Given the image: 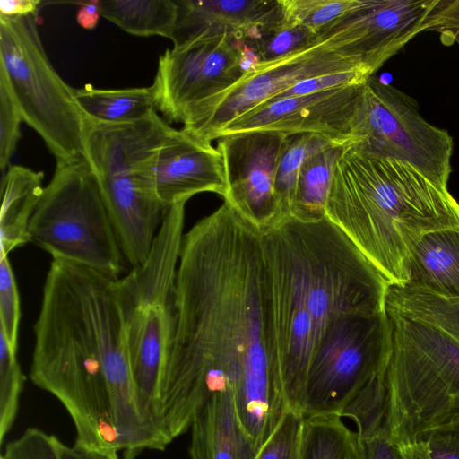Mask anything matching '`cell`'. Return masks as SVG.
Segmentation results:
<instances>
[{
  "label": "cell",
  "mask_w": 459,
  "mask_h": 459,
  "mask_svg": "<svg viewBox=\"0 0 459 459\" xmlns=\"http://www.w3.org/2000/svg\"><path fill=\"white\" fill-rule=\"evenodd\" d=\"M351 144L373 155L401 160L448 188L452 136L428 122L413 98L375 74L363 84Z\"/></svg>",
  "instance_id": "obj_10"
},
{
  "label": "cell",
  "mask_w": 459,
  "mask_h": 459,
  "mask_svg": "<svg viewBox=\"0 0 459 459\" xmlns=\"http://www.w3.org/2000/svg\"><path fill=\"white\" fill-rule=\"evenodd\" d=\"M304 415L289 409L255 459H298Z\"/></svg>",
  "instance_id": "obj_31"
},
{
  "label": "cell",
  "mask_w": 459,
  "mask_h": 459,
  "mask_svg": "<svg viewBox=\"0 0 459 459\" xmlns=\"http://www.w3.org/2000/svg\"><path fill=\"white\" fill-rule=\"evenodd\" d=\"M319 42L317 34L286 22L282 16L261 28L244 44L253 52L257 63H270L307 49Z\"/></svg>",
  "instance_id": "obj_27"
},
{
  "label": "cell",
  "mask_w": 459,
  "mask_h": 459,
  "mask_svg": "<svg viewBox=\"0 0 459 459\" xmlns=\"http://www.w3.org/2000/svg\"><path fill=\"white\" fill-rule=\"evenodd\" d=\"M359 0H280L283 19L318 34L352 11Z\"/></svg>",
  "instance_id": "obj_28"
},
{
  "label": "cell",
  "mask_w": 459,
  "mask_h": 459,
  "mask_svg": "<svg viewBox=\"0 0 459 459\" xmlns=\"http://www.w3.org/2000/svg\"><path fill=\"white\" fill-rule=\"evenodd\" d=\"M76 19L84 29L92 30L96 27L101 16V5L99 0L81 1Z\"/></svg>",
  "instance_id": "obj_39"
},
{
  "label": "cell",
  "mask_w": 459,
  "mask_h": 459,
  "mask_svg": "<svg viewBox=\"0 0 459 459\" xmlns=\"http://www.w3.org/2000/svg\"><path fill=\"white\" fill-rule=\"evenodd\" d=\"M422 440L430 459H459V422L435 429Z\"/></svg>",
  "instance_id": "obj_36"
},
{
  "label": "cell",
  "mask_w": 459,
  "mask_h": 459,
  "mask_svg": "<svg viewBox=\"0 0 459 459\" xmlns=\"http://www.w3.org/2000/svg\"><path fill=\"white\" fill-rule=\"evenodd\" d=\"M358 69L366 71L321 42L274 62L256 63L236 84L208 102L194 121L182 129L211 143L216 134L230 121L297 82L320 74Z\"/></svg>",
  "instance_id": "obj_13"
},
{
  "label": "cell",
  "mask_w": 459,
  "mask_h": 459,
  "mask_svg": "<svg viewBox=\"0 0 459 459\" xmlns=\"http://www.w3.org/2000/svg\"><path fill=\"white\" fill-rule=\"evenodd\" d=\"M364 82L263 103L230 121L214 140L244 132L273 131L315 134L349 145Z\"/></svg>",
  "instance_id": "obj_16"
},
{
  "label": "cell",
  "mask_w": 459,
  "mask_h": 459,
  "mask_svg": "<svg viewBox=\"0 0 459 459\" xmlns=\"http://www.w3.org/2000/svg\"><path fill=\"white\" fill-rule=\"evenodd\" d=\"M444 44L456 42L459 44V28L446 30L439 32Z\"/></svg>",
  "instance_id": "obj_42"
},
{
  "label": "cell",
  "mask_w": 459,
  "mask_h": 459,
  "mask_svg": "<svg viewBox=\"0 0 459 459\" xmlns=\"http://www.w3.org/2000/svg\"><path fill=\"white\" fill-rule=\"evenodd\" d=\"M74 97L87 118L96 123L130 124L156 111L149 87L104 90L86 84L74 89Z\"/></svg>",
  "instance_id": "obj_23"
},
{
  "label": "cell",
  "mask_w": 459,
  "mask_h": 459,
  "mask_svg": "<svg viewBox=\"0 0 459 459\" xmlns=\"http://www.w3.org/2000/svg\"><path fill=\"white\" fill-rule=\"evenodd\" d=\"M298 459H359L356 432L339 415L304 416Z\"/></svg>",
  "instance_id": "obj_25"
},
{
  "label": "cell",
  "mask_w": 459,
  "mask_h": 459,
  "mask_svg": "<svg viewBox=\"0 0 459 459\" xmlns=\"http://www.w3.org/2000/svg\"><path fill=\"white\" fill-rule=\"evenodd\" d=\"M20 319V296L13 271L8 256H0V332L16 351Z\"/></svg>",
  "instance_id": "obj_30"
},
{
  "label": "cell",
  "mask_w": 459,
  "mask_h": 459,
  "mask_svg": "<svg viewBox=\"0 0 459 459\" xmlns=\"http://www.w3.org/2000/svg\"><path fill=\"white\" fill-rule=\"evenodd\" d=\"M390 332L386 312L340 322L318 348L307 375L301 413L339 415L387 364Z\"/></svg>",
  "instance_id": "obj_11"
},
{
  "label": "cell",
  "mask_w": 459,
  "mask_h": 459,
  "mask_svg": "<svg viewBox=\"0 0 459 459\" xmlns=\"http://www.w3.org/2000/svg\"><path fill=\"white\" fill-rule=\"evenodd\" d=\"M43 173L11 165L2 175L0 256L30 242L29 226L41 198Z\"/></svg>",
  "instance_id": "obj_21"
},
{
  "label": "cell",
  "mask_w": 459,
  "mask_h": 459,
  "mask_svg": "<svg viewBox=\"0 0 459 459\" xmlns=\"http://www.w3.org/2000/svg\"><path fill=\"white\" fill-rule=\"evenodd\" d=\"M408 282L459 300V227L425 235L408 260Z\"/></svg>",
  "instance_id": "obj_20"
},
{
  "label": "cell",
  "mask_w": 459,
  "mask_h": 459,
  "mask_svg": "<svg viewBox=\"0 0 459 459\" xmlns=\"http://www.w3.org/2000/svg\"><path fill=\"white\" fill-rule=\"evenodd\" d=\"M385 425L398 446L459 422V300L406 283L385 299Z\"/></svg>",
  "instance_id": "obj_5"
},
{
  "label": "cell",
  "mask_w": 459,
  "mask_h": 459,
  "mask_svg": "<svg viewBox=\"0 0 459 459\" xmlns=\"http://www.w3.org/2000/svg\"><path fill=\"white\" fill-rule=\"evenodd\" d=\"M101 16L136 36L171 39L178 18L175 0H100Z\"/></svg>",
  "instance_id": "obj_24"
},
{
  "label": "cell",
  "mask_w": 459,
  "mask_h": 459,
  "mask_svg": "<svg viewBox=\"0 0 459 459\" xmlns=\"http://www.w3.org/2000/svg\"><path fill=\"white\" fill-rule=\"evenodd\" d=\"M22 117L5 84L0 82V168L2 175L10 166L17 143L21 138Z\"/></svg>",
  "instance_id": "obj_33"
},
{
  "label": "cell",
  "mask_w": 459,
  "mask_h": 459,
  "mask_svg": "<svg viewBox=\"0 0 459 459\" xmlns=\"http://www.w3.org/2000/svg\"><path fill=\"white\" fill-rule=\"evenodd\" d=\"M459 28V0H437L424 20L422 31H443Z\"/></svg>",
  "instance_id": "obj_37"
},
{
  "label": "cell",
  "mask_w": 459,
  "mask_h": 459,
  "mask_svg": "<svg viewBox=\"0 0 459 459\" xmlns=\"http://www.w3.org/2000/svg\"><path fill=\"white\" fill-rule=\"evenodd\" d=\"M59 454L61 459H119L118 454L106 455L81 449L75 446H69L60 441Z\"/></svg>",
  "instance_id": "obj_40"
},
{
  "label": "cell",
  "mask_w": 459,
  "mask_h": 459,
  "mask_svg": "<svg viewBox=\"0 0 459 459\" xmlns=\"http://www.w3.org/2000/svg\"><path fill=\"white\" fill-rule=\"evenodd\" d=\"M289 134L251 131L218 138L224 202L261 231L284 219L275 195L278 163Z\"/></svg>",
  "instance_id": "obj_15"
},
{
  "label": "cell",
  "mask_w": 459,
  "mask_h": 459,
  "mask_svg": "<svg viewBox=\"0 0 459 459\" xmlns=\"http://www.w3.org/2000/svg\"><path fill=\"white\" fill-rule=\"evenodd\" d=\"M186 204L167 208L146 259L114 281L138 403L162 438L160 385L172 335Z\"/></svg>",
  "instance_id": "obj_7"
},
{
  "label": "cell",
  "mask_w": 459,
  "mask_h": 459,
  "mask_svg": "<svg viewBox=\"0 0 459 459\" xmlns=\"http://www.w3.org/2000/svg\"><path fill=\"white\" fill-rule=\"evenodd\" d=\"M59 444L56 436L38 428H28L5 446L1 459H61Z\"/></svg>",
  "instance_id": "obj_32"
},
{
  "label": "cell",
  "mask_w": 459,
  "mask_h": 459,
  "mask_svg": "<svg viewBox=\"0 0 459 459\" xmlns=\"http://www.w3.org/2000/svg\"><path fill=\"white\" fill-rule=\"evenodd\" d=\"M402 459H430L424 440L399 446Z\"/></svg>",
  "instance_id": "obj_41"
},
{
  "label": "cell",
  "mask_w": 459,
  "mask_h": 459,
  "mask_svg": "<svg viewBox=\"0 0 459 459\" xmlns=\"http://www.w3.org/2000/svg\"><path fill=\"white\" fill-rule=\"evenodd\" d=\"M242 41L228 35L167 49L149 86L154 107L169 123L189 126L204 106L236 84L255 64Z\"/></svg>",
  "instance_id": "obj_12"
},
{
  "label": "cell",
  "mask_w": 459,
  "mask_h": 459,
  "mask_svg": "<svg viewBox=\"0 0 459 459\" xmlns=\"http://www.w3.org/2000/svg\"><path fill=\"white\" fill-rule=\"evenodd\" d=\"M16 351L0 332V442L11 430L15 420L25 376L18 362Z\"/></svg>",
  "instance_id": "obj_29"
},
{
  "label": "cell",
  "mask_w": 459,
  "mask_h": 459,
  "mask_svg": "<svg viewBox=\"0 0 459 459\" xmlns=\"http://www.w3.org/2000/svg\"><path fill=\"white\" fill-rule=\"evenodd\" d=\"M174 127L153 112L130 124L89 120L84 157L99 183L126 263L148 256L167 208L155 189L159 149Z\"/></svg>",
  "instance_id": "obj_6"
},
{
  "label": "cell",
  "mask_w": 459,
  "mask_h": 459,
  "mask_svg": "<svg viewBox=\"0 0 459 459\" xmlns=\"http://www.w3.org/2000/svg\"><path fill=\"white\" fill-rule=\"evenodd\" d=\"M190 429L191 459H255L260 450L242 426L231 389L212 394Z\"/></svg>",
  "instance_id": "obj_19"
},
{
  "label": "cell",
  "mask_w": 459,
  "mask_h": 459,
  "mask_svg": "<svg viewBox=\"0 0 459 459\" xmlns=\"http://www.w3.org/2000/svg\"><path fill=\"white\" fill-rule=\"evenodd\" d=\"M156 194L166 207L186 203L204 192L224 196L222 156L217 147L174 128L159 149L154 164Z\"/></svg>",
  "instance_id": "obj_17"
},
{
  "label": "cell",
  "mask_w": 459,
  "mask_h": 459,
  "mask_svg": "<svg viewBox=\"0 0 459 459\" xmlns=\"http://www.w3.org/2000/svg\"><path fill=\"white\" fill-rule=\"evenodd\" d=\"M371 76L364 70H351L320 74L297 82L290 88L281 91L269 100L296 97L332 90L334 88L362 83ZM265 103V102H264Z\"/></svg>",
  "instance_id": "obj_34"
},
{
  "label": "cell",
  "mask_w": 459,
  "mask_h": 459,
  "mask_svg": "<svg viewBox=\"0 0 459 459\" xmlns=\"http://www.w3.org/2000/svg\"><path fill=\"white\" fill-rule=\"evenodd\" d=\"M0 82L56 161L84 156L89 119L48 58L38 13L0 16Z\"/></svg>",
  "instance_id": "obj_9"
},
{
  "label": "cell",
  "mask_w": 459,
  "mask_h": 459,
  "mask_svg": "<svg viewBox=\"0 0 459 459\" xmlns=\"http://www.w3.org/2000/svg\"><path fill=\"white\" fill-rule=\"evenodd\" d=\"M178 18L171 40L180 46L228 35L245 42L282 17L280 0H175Z\"/></svg>",
  "instance_id": "obj_18"
},
{
  "label": "cell",
  "mask_w": 459,
  "mask_h": 459,
  "mask_svg": "<svg viewBox=\"0 0 459 459\" xmlns=\"http://www.w3.org/2000/svg\"><path fill=\"white\" fill-rule=\"evenodd\" d=\"M437 0H359V4L318 34L332 51L373 75L389 58L422 32Z\"/></svg>",
  "instance_id": "obj_14"
},
{
  "label": "cell",
  "mask_w": 459,
  "mask_h": 459,
  "mask_svg": "<svg viewBox=\"0 0 459 459\" xmlns=\"http://www.w3.org/2000/svg\"><path fill=\"white\" fill-rule=\"evenodd\" d=\"M249 408L282 392L273 361L262 233L227 203L184 233L174 322L160 385V430L169 445L214 394Z\"/></svg>",
  "instance_id": "obj_1"
},
{
  "label": "cell",
  "mask_w": 459,
  "mask_h": 459,
  "mask_svg": "<svg viewBox=\"0 0 459 459\" xmlns=\"http://www.w3.org/2000/svg\"><path fill=\"white\" fill-rule=\"evenodd\" d=\"M345 146L339 143L329 145L306 160L298 177L290 217L307 222L325 218L334 169Z\"/></svg>",
  "instance_id": "obj_22"
},
{
  "label": "cell",
  "mask_w": 459,
  "mask_h": 459,
  "mask_svg": "<svg viewBox=\"0 0 459 459\" xmlns=\"http://www.w3.org/2000/svg\"><path fill=\"white\" fill-rule=\"evenodd\" d=\"M334 143H338L315 134L288 135L278 163L274 185L275 195L284 218L289 216L303 163L310 155Z\"/></svg>",
  "instance_id": "obj_26"
},
{
  "label": "cell",
  "mask_w": 459,
  "mask_h": 459,
  "mask_svg": "<svg viewBox=\"0 0 459 459\" xmlns=\"http://www.w3.org/2000/svg\"><path fill=\"white\" fill-rule=\"evenodd\" d=\"M116 279L52 260L33 326L30 377L64 405L75 446L134 459L163 448L137 400Z\"/></svg>",
  "instance_id": "obj_2"
},
{
  "label": "cell",
  "mask_w": 459,
  "mask_h": 459,
  "mask_svg": "<svg viewBox=\"0 0 459 459\" xmlns=\"http://www.w3.org/2000/svg\"><path fill=\"white\" fill-rule=\"evenodd\" d=\"M359 459H402L385 425L356 432Z\"/></svg>",
  "instance_id": "obj_35"
},
{
  "label": "cell",
  "mask_w": 459,
  "mask_h": 459,
  "mask_svg": "<svg viewBox=\"0 0 459 459\" xmlns=\"http://www.w3.org/2000/svg\"><path fill=\"white\" fill-rule=\"evenodd\" d=\"M325 217L389 285H403L417 243L429 233L459 227V203L411 165L349 144L334 169Z\"/></svg>",
  "instance_id": "obj_4"
},
{
  "label": "cell",
  "mask_w": 459,
  "mask_h": 459,
  "mask_svg": "<svg viewBox=\"0 0 459 459\" xmlns=\"http://www.w3.org/2000/svg\"><path fill=\"white\" fill-rule=\"evenodd\" d=\"M30 242L52 256L117 279L126 258L85 157L56 161L29 226Z\"/></svg>",
  "instance_id": "obj_8"
},
{
  "label": "cell",
  "mask_w": 459,
  "mask_h": 459,
  "mask_svg": "<svg viewBox=\"0 0 459 459\" xmlns=\"http://www.w3.org/2000/svg\"><path fill=\"white\" fill-rule=\"evenodd\" d=\"M42 4L39 0H1L0 16L20 17L38 13Z\"/></svg>",
  "instance_id": "obj_38"
},
{
  "label": "cell",
  "mask_w": 459,
  "mask_h": 459,
  "mask_svg": "<svg viewBox=\"0 0 459 459\" xmlns=\"http://www.w3.org/2000/svg\"><path fill=\"white\" fill-rule=\"evenodd\" d=\"M270 345L290 409L301 411L312 360L342 320L385 311L387 281L326 217L261 231Z\"/></svg>",
  "instance_id": "obj_3"
}]
</instances>
